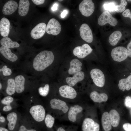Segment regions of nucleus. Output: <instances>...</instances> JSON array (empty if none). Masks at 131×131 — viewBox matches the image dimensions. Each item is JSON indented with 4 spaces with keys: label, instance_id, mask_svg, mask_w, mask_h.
I'll list each match as a JSON object with an SVG mask.
<instances>
[{
    "label": "nucleus",
    "instance_id": "10",
    "mask_svg": "<svg viewBox=\"0 0 131 131\" xmlns=\"http://www.w3.org/2000/svg\"><path fill=\"white\" fill-rule=\"evenodd\" d=\"M50 103L52 109L60 111L64 113L68 112L69 109L66 103L59 99H52L50 100Z\"/></svg>",
    "mask_w": 131,
    "mask_h": 131
},
{
    "label": "nucleus",
    "instance_id": "36",
    "mask_svg": "<svg viewBox=\"0 0 131 131\" xmlns=\"http://www.w3.org/2000/svg\"><path fill=\"white\" fill-rule=\"evenodd\" d=\"M124 104L125 106L128 107H131V97L129 96L126 97L125 98Z\"/></svg>",
    "mask_w": 131,
    "mask_h": 131
},
{
    "label": "nucleus",
    "instance_id": "45",
    "mask_svg": "<svg viewBox=\"0 0 131 131\" xmlns=\"http://www.w3.org/2000/svg\"><path fill=\"white\" fill-rule=\"evenodd\" d=\"M5 121V118L3 116H1L0 117V121L2 123L4 122Z\"/></svg>",
    "mask_w": 131,
    "mask_h": 131
},
{
    "label": "nucleus",
    "instance_id": "4",
    "mask_svg": "<svg viewBox=\"0 0 131 131\" xmlns=\"http://www.w3.org/2000/svg\"><path fill=\"white\" fill-rule=\"evenodd\" d=\"M29 112L33 118L37 122H41L45 118V110L41 105H37L32 106L30 108Z\"/></svg>",
    "mask_w": 131,
    "mask_h": 131
},
{
    "label": "nucleus",
    "instance_id": "21",
    "mask_svg": "<svg viewBox=\"0 0 131 131\" xmlns=\"http://www.w3.org/2000/svg\"><path fill=\"white\" fill-rule=\"evenodd\" d=\"M109 118L111 125L113 127L116 128L119 125L120 117L118 112L115 109H112L109 112Z\"/></svg>",
    "mask_w": 131,
    "mask_h": 131
},
{
    "label": "nucleus",
    "instance_id": "29",
    "mask_svg": "<svg viewBox=\"0 0 131 131\" xmlns=\"http://www.w3.org/2000/svg\"><path fill=\"white\" fill-rule=\"evenodd\" d=\"M6 91L7 93L10 95H13L16 91V85L14 78H10L8 79Z\"/></svg>",
    "mask_w": 131,
    "mask_h": 131
},
{
    "label": "nucleus",
    "instance_id": "44",
    "mask_svg": "<svg viewBox=\"0 0 131 131\" xmlns=\"http://www.w3.org/2000/svg\"><path fill=\"white\" fill-rule=\"evenodd\" d=\"M58 5L57 3H55L51 8V9L53 11L56 10L57 8Z\"/></svg>",
    "mask_w": 131,
    "mask_h": 131
},
{
    "label": "nucleus",
    "instance_id": "46",
    "mask_svg": "<svg viewBox=\"0 0 131 131\" xmlns=\"http://www.w3.org/2000/svg\"><path fill=\"white\" fill-rule=\"evenodd\" d=\"M57 131H66L62 127H60L58 128Z\"/></svg>",
    "mask_w": 131,
    "mask_h": 131
},
{
    "label": "nucleus",
    "instance_id": "24",
    "mask_svg": "<svg viewBox=\"0 0 131 131\" xmlns=\"http://www.w3.org/2000/svg\"><path fill=\"white\" fill-rule=\"evenodd\" d=\"M101 123L103 130L104 131H110L112 126L110 123L109 114L107 112H104L101 117Z\"/></svg>",
    "mask_w": 131,
    "mask_h": 131
},
{
    "label": "nucleus",
    "instance_id": "25",
    "mask_svg": "<svg viewBox=\"0 0 131 131\" xmlns=\"http://www.w3.org/2000/svg\"><path fill=\"white\" fill-rule=\"evenodd\" d=\"M118 86L119 89L124 91L129 90L131 89V74L126 78L122 79L119 82Z\"/></svg>",
    "mask_w": 131,
    "mask_h": 131
},
{
    "label": "nucleus",
    "instance_id": "22",
    "mask_svg": "<svg viewBox=\"0 0 131 131\" xmlns=\"http://www.w3.org/2000/svg\"><path fill=\"white\" fill-rule=\"evenodd\" d=\"M90 96L91 99L95 102H106L108 99V97L106 94L104 93H99L96 91L91 92Z\"/></svg>",
    "mask_w": 131,
    "mask_h": 131
},
{
    "label": "nucleus",
    "instance_id": "13",
    "mask_svg": "<svg viewBox=\"0 0 131 131\" xmlns=\"http://www.w3.org/2000/svg\"><path fill=\"white\" fill-rule=\"evenodd\" d=\"M46 25L44 23H41L36 26L31 30L30 34L34 39H39L44 34L46 30Z\"/></svg>",
    "mask_w": 131,
    "mask_h": 131
},
{
    "label": "nucleus",
    "instance_id": "6",
    "mask_svg": "<svg viewBox=\"0 0 131 131\" xmlns=\"http://www.w3.org/2000/svg\"><path fill=\"white\" fill-rule=\"evenodd\" d=\"M98 23V24L101 26L108 23L111 26H115L117 25L118 21L108 11H105L103 12L99 17Z\"/></svg>",
    "mask_w": 131,
    "mask_h": 131
},
{
    "label": "nucleus",
    "instance_id": "39",
    "mask_svg": "<svg viewBox=\"0 0 131 131\" xmlns=\"http://www.w3.org/2000/svg\"><path fill=\"white\" fill-rule=\"evenodd\" d=\"M127 49V50L128 56L129 57H131V40L128 44Z\"/></svg>",
    "mask_w": 131,
    "mask_h": 131
},
{
    "label": "nucleus",
    "instance_id": "7",
    "mask_svg": "<svg viewBox=\"0 0 131 131\" xmlns=\"http://www.w3.org/2000/svg\"><path fill=\"white\" fill-rule=\"evenodd\" d=\"M61 26L59 22L56 19L52 18L49 21L46 31L49 34L56 35L60 33Z\"/></svg>",
    "mask_w": 131,
    "mask_h": 131
},
{
    "label": "nucleus",
    "instance_id": "41",
    "mask_svg": "<svg viewBox=\"0 0 131 131\" xmlns=\"http://www.w3.org/2000/svg\"><path fill=\"white\" fill-rule=\"evenodd\" d=\"M32 1L36 5H40L44 3L45 1L44 0H32Z\"/></svg>",
    "mask_w": 131,
    "mask_h": 131
},
{
    "label": "nucleus",
    "instance_id": "30",
    "mask_svg": "<svg viewBox=\"0 0 131 131\" xmlns=\"http://www.w3.org/2000/svg\"><path fill=\"white\" fill-rule=\"evenodd\" d=\"M55 119L51 115L48 114L45 118V123L48 128H51L53 126L55 122Z\"/></svg>",
    "mask_w": 131,
    "mask_h": 131
},
{
    "label": "nucleus",
    "instance_id": "23",
    "mask_svg": "<svg viewBox=\"0 0 131 131\" xmlns=\"http://www.w3.org/2000/svg\"><path fill=\"white\" fill-rule=\"evenodd\" d=\"M30 2L28 0H20L18 7V12L22 16L26 15L28 11Z\"/></svg>",
    "mask_w": 131,
    "mask_h": 131
},
{
    "label": "nucleus",
    "instance_id": "37",
    "mask_svg": "<svg viewBox=\"0 0 131 131\" xmlns=\"http://www.w3.org/2000/svg\"><path fill=\"white\" fill-rule=\"evenodd\" d=\"M122 128L124 131H131V124L124 123L123 125Z\"/></svg>",
    "mask_w": 131,
    "mask_h": 131
},
{
    "label": "nucleus",
    "instance_id": "15",
    "mask_svg": "<svg viewBox=\"0 0 131 131\" xmlns=\"http://www.w3.org/2000/svg\"><path fill=\"white\" fill-rule=\"evenodd\" d=\"M0 52L7 60L12 62H14L18 60L17 56L12 53L11 49L3 46L0 48Z\"/></svg>",
    "mask_w": 131,
    "mask_h": 131
},
{
    "label": "nucleus",
    "instance_id": "42",
    "mask_svg": "<svg viewBox=\"0 0 131 131\" xmlns=\"http://www.w3.org/2000/svg\"><path fill=\"white\" fill-rule=\"evenodd\" d=\"M12 108L10 105H7L4 106L3 108V110L5 112H7L11 110Z\"/></svg>",
    "mask_w": 131,
    "mask_h": 131
},
{
    "label": "nucleus",
    "instance_id": "26",
    "mask_svg": "<svg viewBox=\"0 0 131 131\" xmlns=\"http://www.w3.org/2000/svg\"><path fill=\"white\" fill-rule=\"evenodd\" d=\"M0 42L2 46L8 48H18L20 46L19 44L17 42L12 41L10 38L7 37L2 38Z\"/></svg>",
    "mask_w": 131,
    "mask_h": 131
},
{
    "label": "nucleus",
    "instance_id": "33",
    "mask_svg": "<svg viewBox=\"0 0 131 131\" xmlns=\"http://www.w3.org/2000/svg\"><path fill=\"white\" fill-rule=\"evenodd\" d=\"M0 73H2L3 75L5 76H10L12 72L11 69L6 65L3 66L1 68H0Z\"/></svg>",
    "mask_w": 131,
    "mask_h": 131
},
{
    "label": "nucleus",
    "instance_id": "27",
    "mask_svg": "<svg viewBox=\"0 0 131 131\" xmlns=\"http://www.w3.org/2000/svg\"><path fill=\"white\" fill-rule=\"evenodd\" d=\"M7 118L8 121V127L10 130H12L14 129L16 124L17 117L16 114L15 112H11L7 115Z\"/></svg>",
    "mask_w": 131,
    "mask_h": 131
},
{
    "label": "nucleus",
    "instance_id": "34",
    "mask_svg": "<svg viewBox=\"0 0 131 131\" xmlns=\"http://www.w3.org/2000/svg\"><path fill=\"white\" fill-rule=\"evenodd\" d=\"M115 5L113 2L107 3L104 4L103 5L104 8L106 11L109 12L115 11Z\"/></svg>",
    "mask_w": 131,
    "mask_h": 131
},
{
    "label": "nucleus",
    "instance_id": "20",
    "mask_svg": "<svg viewBox=\"0 0 131 131\" xmlns=\"http://www.w3.org/2000/svg\"><path fill=\"white\" fill-rule=\"evenodd\" d=\"M16 87V92L19 94L22 92L25 88V78L23 75H18L14 79Z\"/></svg>",
    "mask_w": 131,
    "mask_h": 131
},
{
    "label": "nucleus",
    "instance_id": "50",
    "mask_svg": "<svg viewBox=\"0 0 131 131\" xmlns=\"http://www.w3.org/2000/svg\"><path fill=\"white\" fill-rule=\"evenodd\" d=\"M128 1H131V0H128Z\"/></svg>",
    "mask_w": 131,
    "mask_h": 131
},
{
    "label": "nucleus",
    "instance_id": "43",
    "mask_svg": "<svg viewBox=\"0 0 131 131\" xmlns=\"http://www.w3.org/2000/svg\"><path fill=\"white\" fill-rule=\"evenodd\" d=\"M68 13V11L67 10H64L61 14V17L64 18L65 17Z\"/></svg>",
    "mask_w": 131,
    "mask_h": 131
},
{
    "label": "nucleus",
    "instance_id": "47",
    "mask_svg": "<svg viewBox=\"0 0 131 131\" xmlns=\"http://www.w3.org/2000/svg\"><path fill=\"white\" fill-rule=\"evenodd\" d=\"M0 131H9L7 129L3 127H0Z\"/></svg>",
    "mask_w": 131,
    "mask_h": 131
},
{
    "label": "nucleus",
    "instance_id": "18",
    "mask_svg": "<svg viewBox=\"0 0 131 131\" xmlns=\"http://www.w3.org/2000/svg\"><path fill=\"white\" fill-rule=\"evenodd\" d=\"M10 22L9 20L5 17L2 18L0 21V34L3 37H7L9 33Z\"/></svg>",
    "mask_w": 131,
    "mask_h": 131
},
{
    "label": "nucleus",
    "instance_id": "38",
    "mask_svg": "<svg viewBox=\"0 0 131 131\" xmlns=\"http://www.w3.org/2000/svg\"><path fill=\"white\" fill-rule=\"evenodd\" d=\"M123 16L125 17H128L131 20V13L130 10L127 9H125L122 13Z\"/></svg>",
    "mask_w": 131,
    "mask_h": 131
},
{
    "label": "nucleus",
    "instance_id": "12",
    "mask_svg": "<svg viewBox=\"0 0 131 131\" xmlns=\"http://www.w3.org/2000/svg\"><path fill=\"white\" fill-rule=\"evenodd\" d=\"M82 129V131H99L100 126L92 119L87 118L83 122Z\"/></svg>",
    "mask_w": 131,
    "mask_h": 131
},
{
    "label": "nucleus",
    "instance_id": "5",
    "mask_svg": "<svg viewBox=\"0 0 131 131\" xmlns=\"http://www.w3.org/2000/svg\"><path fill=\"white\" fill-rule=\"evenodd\" d=\"M90 74L96 85L101 87L104 86L105 83V76L101 71L97 68L93 69L90 72Z\"/></svg>",
    "mask_w": 131,
    "mask_h": 131
},
{
    "label": "nucleus",
    "instance_id": "28",
    "mask_svg": "<svg viewBox=\"0 0 131 131\" xmlns=\"http://www.w3.org/2000/svg\"><path fill=\"white\" fill-rule=\"evenodd\" d=\"M122 36V34L119 31H116L113 32L110 35L108 41L112 46H115L117 43Z\"/></svg>",
    "mask_w": 131,
    "mask_h": 131
},
{
    "label": "nucleus",
    "instance_id": "49",
    "mask_svg": "<svg viewBox=\"0 0 131 131\" xmlns=\"http://www.w3.org/2000/svg\"><path fill=\"white\" fill-rule=\"evenodd\" d=\"M58 1H63V0H58Z\"/></svg>",
    "mask_w": 131,
    "mask_h": 131
},
{
    "label": "nucleus",
    "instance_id": "9",
    "mask_svg": "<svg viewBox=\"0 0 131 131\" xmlns=\"http://www.w3.org/2000/svg\"><path fill=\"white\" fill-rule=\"evenodd\" d=\"M93 50V49L89 45L84 44L82 46H78L75 47L73 50L74 55L77 56L78 58H82L90 54Z\"/></svg>",
    "mask_w": 131,
    "mask_h": 131
},
{
    "label": "nucleus",
    "instance_id": "40",
    "mask_svg": "<svg viewBox=\"0 0 131 131\" xmlns=\"http://www.w3.org/2000/svg\"><path fill=\"white\" fill-rule=\"evenodd\" d=\"M18 131H36L34 129L28 130L24 125L21 126L19 128Z\"/></svg>",
    "mask_w": 131,
    "mask_h": 131
},
{
    "label": "nucleus",
    "instance_id": "1",
    "mask_svg": "<svg viewBox=\"0 0 131 131\" xmlns=\"http://www.w3.org/2000/svg\"><path fill=\"white\" fill-rule=\"evenodd\" d=\"M52 52L47 50L42 51L34 57L32 61V68L34 71L41 72L50 66L54 60Z\"/></svg>",
    "mask_w": 131,
    "mask_h": 131
},
{
    "label": "nucleus",
    "instance_id": "32",
    "mask_svg": "<svg viewBox=\"0 0 131 131\" xmlns=\"http://www.w3.org/2000/svg\"><path fill=\"white\" fill-rule=\"evenodd\" d=\"M49 88L48 84H46L43 87H41L38 89L40 95L43 96L45 97L48 94Z\"/></svg>",
    "mask_w": 131,
    "mask_h": 131
},
{
    "label": "nucleus",
    "instance_id": "48",
    "mask_svg": "<svg viewBox=\"0 0 131 131\" xmlns=\"http://www.w3.org/2000/svg\"><path fill=\"white\" fill-rule=\"evenodd\" d=\"M2 88V85L1 82L0 83V89L1 90Z\"/></svg>",
    "mask_w": 131,
    "mask_h": 131
},
{
    "label": "nucleus",
    "instance_id": "14",
    "mask_svg": "<svg viewBox=\"0 0 131 131\" xmlns=\"http://www.w3.org/2000/svg\"><path fill=\"white\" fill-rule=\"evenodd\" d=\"M83 110L82 107L78 104L71 106L68 112V117L69 120L73 122H75L77 115L81 113Z\"/></svg>",
    "mask_w": 131,
    "mask_h": 131
},
{
    "label": "nucleus",
    "instance_id": "31",
    "mask_svg": "<svg viewBox=\"0 0 131 131\" xmlns=\"http://www.w3.org/2000/svg\"><path fill=\"white\" fill-rule=\"evenodd\" d=\"M127 4V1L125 0H120V3L118 5H115V11L117 13L123 12L125 9V7Z\"/></svg>",
    "mask_w": 131,
    "mask_h": 131
},
{
    "label": "nucleus",
    "instance_id": "35",
    "mask_svg": "<svg viewBox=\"0 0 131 131\" xmlns=\"http://www.w3.org/2000/svg\"><path fill=\"white\" fill-rule=\"evenodd\" d=\"M13 98L11 97L7 96L5 97L1 100V103L3 104L9 105L13 101Z\"/></svg>",
    "mask_w": 131,
    "mask_h": 131
},
{
    "label": "nucleus",
    "instance_id": "3",
    "mask_svg": "<svg viewBox=\"0 0 131 131\" xmlns=\"http://www.w3.org/2000/svg\"><path fill=\"white\" fill-rule=\"evenodd\" d=\"M79 8L83 15L88 17L90 16L93 12L95 6L92 0H84L79 4Z\"/></svg>",
    "mask_w": 131,
    "mask_h": 131
},
{
    "label": "nucleus",
    "instance_id": "11",
    "mask_svg": "<svg viewBox=\"0 0 131 131\" xmlns=\"http://www.w3.org/2000/svg\"><path fill=\"white\" fill-rule=\"evenodd\" d=\"M79 30L82 38L89 43L91 42L93 40V36L92 31L88 25L86 24H82Z\"/></svg>",
    "mask_w": 131,
    "mask_h": 131
},
{
    "label": "nucleus",
    "instance_id": "16",
    "mask_svg": "<svg viewBox=\"0 0 131 131\" xmlns=\"http://www.w3.org/2000/svg\"><path fill=\"white\" fill-rule=\"evenodd\" d=\"M18 7V4L16 1L9 0L4 5L2 10V12L5 15H11L16 10Z\"/></svg>",
    "mask_w": 131,
    "mask_h": 131
},
{
    "label": "nucleus",
    "instance_id": "17",
    "mask_svg": "<svg viewBox=\"0 0 131 131\" xmlns=\"http://www.w3.org/2000/svg\"><path fill=\"white\" fill-rule=\"evenodd\" d=\"M84 73L80 71L74 74L72 77L66 78V81L68 85L73 87L78 82L83 80L84 78Z\"/></svg>",
    "mask_w": 131,
    "mask_h": 131
},
{
    "label": "nucleus",
    "instance_id": "8",
    "mask_svg": "<svg viewBox=\"0 0 131 131\" xmlns=\"http://www.w3.org/2000/svg\"><path fill=\"white\" fill-rule=\"evenodd\" d=\"M59 92L62 97L66 98L73 99L75 98L77 93L72 87L68 85H63L60 87Z\"/></svg>",
    "mask_w": 131,
    "mask_h": 131
},
{
    "label": "nucleus",
    "instance_id": "19",
    "mask_svg": "<svg viewBox=\"0 0 131 131\" xmlns=\"http://www.w3.org/2000/svg\"><path fill=\"white\" fill-rule=\"evenodd\" d=\"M70 67L68 72L70 74H74L82 69V62L77 59L74 58L72 60L70 63Z\"/></svg>",
    "mask_w": 131,
    "mask_h": 131
},
{
    "label": "nucleus",
    "instance_id": "2",
    "mask_svg": "<svg viewBox=\"0 0 131 131\" xmlns=\"http://www.w3.org/2000/svg\"><path fill=\"white\" fill-rule=\"evenodd\" d=\"M111 56L114 60L118 62L122 61L126 59L128 56L127 49L124 47H117L112 49Z\"/></svg>",
    "mask_w": 131,
    "mask_h": 131
}]
</instances>
